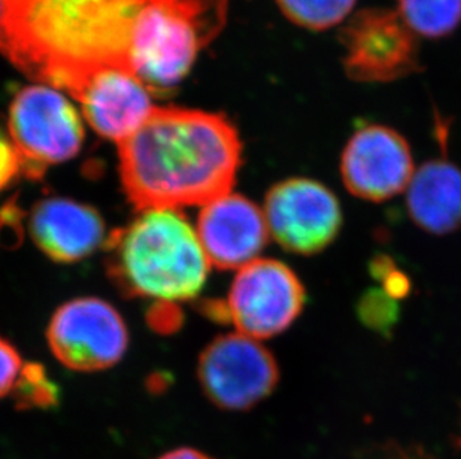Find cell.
I'll use <instances>...</instances> for the list:
<instances>
[{"label":"cell","mask_w":461,"mask_h":459,"mask_svg":"<svg viewBox=\"0 0 461 459\" xmlns=\"http://www.w3.org/2000/svg\"><path fill=\"white\" fill-rule=\"evenodd\" d=\"M396 11L420 40H440L461 24V0H397Z\"/></svg>","instance_id":"9a60e30c"},{"label":"cell","mask_w":461,"mask_h":459,"mask_svg":"<svg viewBox=\"0 0 461 459\" xmlns=\"http://www.w3.org/2000/svg\"><path fill=\"white\" fill-rule=\"evenodd\" d=\"M75 99L97 135L117 143L133 135L156 108L149 88L135 75L120 69L99 70Z\"/></svg>","instance_id":"7c38bea8"},{"label":"cell","mask_w":461,"mask_h":459,"mask_svg":"<svg viewBox=\"0 0 461 459\" xmlns=\"http://www.w3.org/2000/svg\"><path fill=\"white\" fill-rule=\"evenodd\" d=\"M118 156L122 188L136 209L178 211L230 194L242 143L222 113L156 106L118 143Z\"/></svg>","instance_id":"7a4b0ae2"},{"label":"cell","mask_w":461,"mask_h":459,"mask_svg":"<svg viewBox=\"0 0 461 459\" xmlns=\"http://www.w3.org/2000/svg\"><path fill=\"white\" fill-rule=\"evenodd\" d=\"M408 211L418 227L447 234L461 227V170L445 158L427 161L413 172Z\"/></svg>","instance_id":"5bb4252c"},{"label":"cell","mask_w":461,"mask_h":459,"mask_svg":"<svg viewBox=\"0 0 461 459\" xmlns=\"http://www.w3.org/2000/svg\"><path fill=\"white\" fill-rule=\"evenodd\" d=\"M22 172V163L17 149L9 135L0 130V193L8 188L15 176Z\"/></svg>","instance_id":"ffe728a7"},{"label":"cell","mask_w":461,"mask_h":459,"mask_svg":"<svg viewBox=\"0 0 461 459\" xmlns=\"http://www.w3.org/2000/svg\"><path fill=\"white\" fill-rule=\"evenodd\" d=\"M340 175L351 194L370 202L392 199L412 179L410 145L392 127L361 126L342 152Z\"/></svg>","instance_id":"30bf717a"},{"label":"cell","mask_w":461,"mask_h":459,"mask_svg":"<svg viewBox=\"0 0 461 459\" xmlns=\"http://www.w3.org/2000/svg\"><path fill=\"white\" fill-rule=\"evenodd\" d=\"M17 390L22 406L49 408L50 404L56 403V390L38 367H24Z\"/></svg>","instance_id":"ac0fdd59"},{"label":"cell","mask_w":461,"mask_h":459,"mask_svg":"<svg viewBox=\"0 0 461 459\" xmlns=\"http://www.w3.org/2000/svg\"><path fill=\"white\" fill-rule=\"evenodd\" d=\"M358 317L370 328L385 333L396 324L399 308L396 300L384 290H372L361 297L358 303Z\"/></svg>","instance_id":"e0dca14e"},{"label":"cell","mask_w":461,"mask_h":459,"mask_svg":"<svg viewBox=\"0 0 461 459\" xmlns=\"http://www.w3.org/2000/svg\"><path fill=\"white\" fill-rule=\"evenodd\" d=\"M50 349L75 372H99L122 360L129 333L117 309L95 297L70 300L57 309L47 331Z\"/></svg>","instance_id":"ba28073f"},{"label":"cell","mask_w":461,"mask_h":459,"mask_svg":"<svg viewBox=\"0 0 461 459\" xmlns=\"http://www.w3.org/2000/svg\"><path fill=\"white\" fill-rule=\"evenodd\" d=\"M0 14H2V0H0Z\"/></svg>","instance_id":"7402d4cb"},{"label":"cell","mask_w":461,"mask_h":459,"mask_svg":"<svg viewBox=\"0 0 461 459\" xmlns=\"http://www.w3.org/2000/svg\"><path fill=\"white\" fill-rule=\"evenodd\" d=\"M405 459H415V458H405Z\"/></svg>","instance_id":"603a6c76"},{"label":"cell","mask_w":461,"mask_h":459,"mask_svg":"<svg viewBox=\"0 0 461 459\" xmlns=\"http://www.w3.org/2000/svg\"><path fill=\"white\" fill-rule=\"evenodd\" d=\"M339 40L345 72L357 83H394L421 68V40L396 9H361L342 26Z\"/></svg>","instance_id":"5b68a950"},{"label":"cell","mask_w":461,"mask_h":459,"mask_svg":"<svg viewBox=\"0 0 461 459\" xmlns=\"http://www.w3.org/2000/svg\"><path fill=\"white\" fill-rule=\"evenodd\" d=\"M29 231L36 247L59 263L83 260L104 242V220L96 209L63 197L36 204Z\"/></svg>","instance_id":"4fadbf2b"},{"label":"cell","mask_w":461,"mask_h":459,"mask_svg":"<svg viewBox=\"0 0 461 459\" xmlns=\"http://www.w3.org/2000/svg\"><path fill=\"white\" fill-rule=\"evenodd\" d=\"M202 390L222 410H249L278 385L276 361L258 340L240 333L220 336L202 352Z\"/></svg>","instance_id":"8992f818"},{"label":"cell","mask_w":461,"mask_h":459,"mask_svg":"<svg viewBox=\"0 0 461 459\" xmlns=\"http://www.w3.org/2000/svg\"><path fill=\"white\" fill-rule=\"evenodd\" d=\"M158 459H215L211 456L205 455L203 452L196 451L192 447H179L175 451L167 452L165 455L160 456Z\"/></svg>","instance_id":"44dd1931"},{"label":"cell","mask_w":461,"mask_h":459,"mask_svg":"<svg viewBox=\"0 0 461 459\" xmlns=\"http://www.w3.org/2000/svg\"><path fill=\"white\" fill-rule=\"evenodd\" d=\"M24 367L26 365L17 349L0 338V399L17 390Z\"/></svg>","instance_id":"d6986e66"},{"label":"cell","mask_w":461,"mask_h":459,"mask_svg":"<svg viewBox=\"0 0 461 459\" xmlns=\"http://www.w3.org/2000/svg\"><path fill=\"white\" fill-rule=\"evenodd\" d=\"M288 22L305 31L326 32L353 14L357 0H275Z\"/></svg>","instance_id":"2e32d148"},{"label":"cell","mask_w":461,"mask_h":459,"mask_svg":"<svg viewBox=\"0 0 461 459\" xmlns=\"http://www.w3.org/2000/svg\"><path fill=\"white\" fill-rule=\"evenodd\" d=\"M227 13L229 0H2L0 54L75 99L99 70L135 75L160 40L211 44Z\"/></svg>","instance_id":"6da1fadb"},{"label":"cell","mask_w":461,"mask_h":459,"mask_svg":"<svg viewBox=\"0 0 461 459\" xmlns=\"http://www.w3.org/2000/svg\"><path fill=\"white\" fill-rule=\"evenodd\" d=\"M8 135L20 157L22 174L36 179L50 166L78 154L84 127L74 104L60 90L33 84L14 97Z\"/></svg>","instance_id":"277c9868"},{"label":"cell","mask_w":461,"mask_h":459,"mask_svg":"<svg viewBox=\"0 0 461 459\" xmlns=\"http://www.w3.org/2000/svg\"><path fill=\"white\" fill-rule=\"evenodd\" d=\"M263 213L275 240L301 256L321 252L335 240L342 226L335 194L312 179H287L272 186Z\"/></svg>","instance_id":"9c48e42d"},{"label":"cell","mask_w":461,"mask_h":459,"mask_svg":"<svg viewBox=\"0 0 461 459\" xmlns=\"http://www.w3.org/2000/svg\"><path fill=\"white\" fill-rule=\"evenodd\" d=\"M106 243L109 274L131 297L185 302L205 285L211 265L196 229L175 209L140 211Z\"/></svg>","instance_id":"3957f363"},{"label":"cell","mask_w":461,"mask_h":459,"mask_svg":"<svg viewBox=\"0 0 461 459\" xmlns=\"http://www.w3.org/2000/svg\"><path fill=\"white\" fill-rule=\"evenodd\" d=\"M303 304L305 288L288 266L257 258L238 270L227 299V315L238 333L260 340L287 329Z\"/></svg>","instance_id":"52a82bcc"},{"label":"cell","mask_w":461,"mask_h":459,"mask_svg":"<svg viewBox=\"0 0 461 459\" xmlns=\"http://www.w3.org/2000/svg\"><path fill=\"white\" fill-rule=\"evenodd\" d=\"M196 233L209 265L220 270H240L253 263L269 238L263 211L231 193L202 206Z\"/></svg>","instance_id":"8fae6325"}]
</instances>
